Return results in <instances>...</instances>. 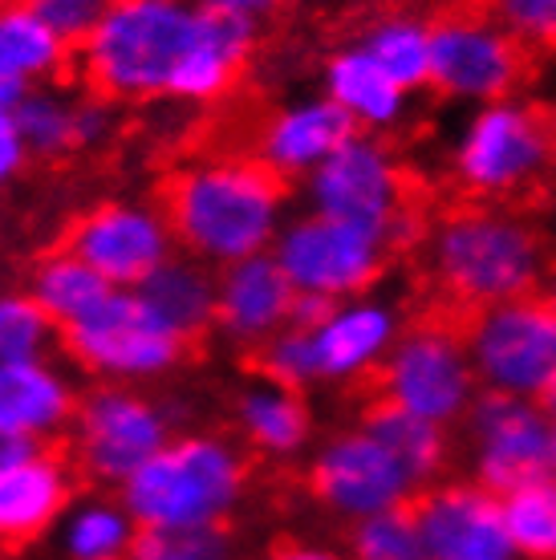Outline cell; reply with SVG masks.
I'll return each mask as SVG.
<instances>
[{
    "instance_id": "obj_1",
    "label": "cell",
    "mask_w": 556,
    "mask_h": 560,
    "mask_svg": "<svg viewBox=\"0 0 556 560\" xmlns=\"http://www.w3.org/2000/svg\"><path fill=\"white\" fill-rule=\"evenodd\" d=\"M410 325L472 341L487 308L541 293L556 277L548 240L508 208L475 203L447 187L443 211L415 256Z\"/></svg>"
},
{
    "instance_id": "obj_2",
    "label": "cell",
    "mask_w": 556,
    "mask_h": 560,
    "mask_svg": "<svg viewBox=\"0 0 556 560\" xmlns=\"http://www.w3.org/2000/svg\"><path fill=\"white\" fill-rule=\"evenodd\" d=\"M285 187L260 159H204L163 187V220L195 260L228 268L277 240Z\"/></svg>"
},
{
    "instance_id": "obj_3",
    "label": "cell",
    "mask_w": 556,
    "mask_h": 560,
    "mask_svg": "<svg viewBox=\"0 0 556 560\" xmlns=\"http://www.w3.org/2000/svg\"><path fill=\"white\" fill-rule=\"evenodd\" d=\"M195 0H114L82 45V82L106 102L171 98L199 42Z\"/></svg>"
},
{
    "instance_id": "obj_4",
    "label": "cell",
    "mask_w": 556,
    "mask_h": 560,
    "mask_svg": "<svg viewBox=\"0 0 556 560\" xmlns=\"http://www.w3.org/2000/svg\"><path fill=\"white\" fill-rule=\"evenodd\" d=\"M451 191L520 215L544 203L556 191V106H487L460 142Z\"/></svg>"
},
{
    "instance_id": "obj_5",
    "label": "cell",
    "mask_w": 556,
    "mask_h": 560,
    "mask_svg": "<svg viewBox=\"0 0 556 560\" xmlns=\"http://www.w3.org/2000/svg\"><path fill=\"white\" fill-rule=\"evenodd\" d=\"M244 491V459L223 439L167 443L123 483V508L139 528H220Z\"/></svg>"
},
{
    "instance_id": "obj_6",
    "label": "cell",
    "mask_w": 556,
    "mask_h": 560,
    "mask_svg": "<svg viewBox=\"0 0 556 560\" xmlns=\"http://www.w3.org/2000/svg\"><path fill=\"white\" fill-rule=\"evenodd\" d=\"M354 382L362 386V398L398 402L439 427L463 419L475 402V365L467 341L427 325H406L403 341L390 350L386 362L370 365Z\"/></svg>"
},
{
    "instance_id": "obj_7",
    "label": "cell",
    "mask_w": 556,
    "mask_h": 560,
    "mask_svg": "<svg viewBox=\"0 0 556 560\" xmlns=\"http://www.w3.org/2000/svg\"><path fill=\"white\" fill-rule=\"evenodd\" d=\"M541 73V49L479 16L443 9L431 25V85L447 98L500 102Z\"/></svg>"
},
{
    "instance_id": "obj_8",
    "label": "cell",
    "mask_w": 556,
    "mask_h": 560,
    "mask_svg": "<svg viewBox=\"0 0 556 560\" xmlns=\"http://www.w3.org/2000/svg\"><path fill=\"white\" fill-rule=\"evenodd\" d=\"M467 353L487 390L544 402L556 386V305L548 293L541 289L487 308L472 329Z\"/></svg>"
},
{
    "instance_id": "obj_9",
    "label": "cell",
    "mask_w": 556,
    "mask_h": 560,
    "mask_svg": "<svg viewBox=\"0 0 556 560\" xmlns=\"http://www.w3.org/2000/svg\"><path fill=\"white\" fill-rule=\"evenodd\" d=\"M61 337L85 370L106 378H151L187 353V341L135 289H114Z\"/></svg>"
},
{
    "instance_id": "obj_10",
    "label": "cell",
    "mask_w": 556,
    "mask_h": 560,
    "mask_svg": "<svg viewBox=\"0 0 556 560\" xmlns=\"http://www.w3.org/2000/svg\"><path fill=\"white\" fill-rule=\"evenodd\" d=\"M467 431L475 439V483L491 495H512L556 467L553 427L544 407L503 390H484L467 407Z\"/></svg>"
},
{
    "instance_id": "obj_11",
    "label": "cell",
    "mask_w": 556,
    "mask_h": 560,
    "mask_svg": "<svg viewBox=\"0 0 556 560\" xmlns=\"http://www.w3.org/2000/svg\"><path fill=\"white\" fill-rule=\"evenodd\" d=\"M273 256L297 293L329 296V301L370 289L394 260L378 232L341 224L317 211L285 228Z\"/></svg>"
},
{
    "instance_id": "obj_12",
    "label": "cell",
    "mask_w": 556,
    "mask_h": 560,
    "mask_svg": "<svg viewBox=\"0 0 556 560\" xmlns=\"http://www.w3.org/2000/svg\"><path fill=\"white\" fill-rule=\"evenodd\" d=\"M73 447L82 471L97 483H118L167 447L163 410L130 390H94L82 398L73 419Z\"/></svg>"
},
{
    "instance_id": "obj_13",
    "label": "cell",
    "mask_w": 556,
    "mask_h": 560,
    "mask_svg": "<svg viewBox=\"0 0 556 560\" xmlns=\"http://www.w3.org/2000/svg\"><path fill=\"white\" fill-rule=\"evenodd\" d=\"M309 491L346 520H366L403 508L418 495L398 455L370 431H346L329 439L309 467Z\"/></svg>"
},
{
    "instance_id": "obj_14",
    "label": "cell",
    "mask_w": 556,
    "mask_h": 560,
    "mask_svg": "<svg viewBox=\"0 0 556 560\" xmlns=\"http://www.w3.org/2000/svg\"><path fill=\"white\" fill-rule=\"evenodd\" d=\"M66 253L106 277L114 289H139L171 260V224L130 203H102L70 228Z\"/></svg>"
},
{
    "instance_id": "obj_15",
    "label": "cell",
    "mask_w": 556,
    "mask_h": 560,
    "mask_svg": "<svg viewBox=\"0 0 556 560\" xmlns=\"http://www.w3.org/2000/svg\"><path fill=\"white\" fill-rule=\"evenodd\" d=\"M415 516L431 560H512L500 495L479 483H435L418 491Z\"/></svg>"
},
{
    "instance_id": "obj_16",
    "label": "cell",
    "mask_w": 556,
    "mask_h": 560,
    "mask_svg": "<svg viewBox=\"0 0 556 560\" xmlns=\"http://www.w3.org/2000/svg\"><path fill=\"white\" fill-rule=\"evenodd\" d=\"M297 289L277 265V256H248L220 272V301H216V325L232 341L260 346L280 334L292 317Z\"/></svg>"
},
{
    "instance_id": "obj_17",
    "label": "cell",
    "mask_w": 556,
    "mask_h": 560,
    "mask_svg": "<svg viewBox=\"0 0 556 560\" xmlns=\"http://www.w3.org/2000/svg\"><path fill=\"white\" fill-rule=\"evenodd\" d=\"M349 139H358L354 114L341 110L334 98H321L268 118L265 130H260V151H256V159L289 183L292 175H305V171L313 175Z\"/></svg>"
},
{
    "instance_id": "obj_18",
    "label": "cell",
    "mask_w": 556,
    "mask_h": 560,
    "mask_svg": "<svg viewBox=\"0 0 556 560\" xmlns=\"http://www.w3.org/2000/svg\"><path fill=\"white\" fill-rule=\"evenodd\" d=\"M70 500V471L45 447L0 467V548H21L49 528Z\"/></svg>"
},
{
    "instance_id": "obj_19",
    "label": "cell",
    "mask_w": 556,
    "mask_h": 560,
    "mask_svg": "<svg viewBox=\"0 0 556 560\" xmlns=\"http://www.w3.org/2000/svg\"><path fill=\"white\" fill-rule=\"evenodd\" d=\"M70 382L45 362H0V431L37 443L73 419Z\"/></svg>"
},
{
    "instance_id": "obj_20",
    "label": "cell",
    "mask_w": 556,
    "mask_h": 560,
    "mask_svg": "<svg viewBox=\"0 0 556 560\" xmlns=\"http://www.w3.org/2000/svg\"><path fill=\"white\" fill-rule=\"evenodd\" d=\"M147 305L175 329V334L192 346L195 337L208 325H216V301H220V277H211L204 260H187V256H171L167 265L154 277H147L135 289Z\"/></svg>"
},
{
    "instance_id": "obj_21",
    "label": "cell",
    "mask_w": 556,
    "mask_h": 560,
    "mask_svg": "<svg viewBox=\"0 0 556 560\" xmlns=\"http://www.w3.org/2000/svg\"><path fill=\"white\" fill-rule=\"evenodd\" d=\"M362 431H370L378 443H386L398 463L406 467V476L415 479L418 491H427L439 483L447 467V434L439 422L422 419L415 410L386 402V398H362Z\"/></svg>"
},
{
    "instance_id": "obj_22",
    "label": "cell",
    "mask_w": 556,
    "mask_h": 560,
    "mask_svg": "<svg viewBox=\"0 0 556 560\" xmlns=\"http://www.w3.org/2000/svg\"><path fill=\"white\" fill-rule=\"evenodd\" d=\"M390 337H394V317L386 308H337L321 329H313L321 378H358V374H366L370 365H378Z\"/></svg>"
},
{
    "instance_id": "obj_23",
    "label": "cell",
    "mask_w": 556,
    "mask_h": 560,
    "mask_svg": "<svg viewBox=\"0 0 556 560\" xmlns=\"http://www.w3.org/2000/svg\"><path fill=\"white\" fill-rule=\"evenodd\" d=\"M329 98L341 110L354 114V122H370V127H386L403 110V85L394 82L366 49H349L329 61Z\"/></svg>"
},
{
    "instance_id": "obj_24",
    "label": "cell",
    "mask_w": 556,
    "mask_h": 560,
    "mask_svg": "<svg viewBox=\"0 0 556 560\" xmlns=\"http://www.w3.org/2000/svg\"><path fill=\"white\" fill-rule=\"evenodd\" d=\"M70 45L45 25L28 4L0 9V73L16 82H45L66 70Z\"/></svg>"
},
{
    "instance_id": "obj_25",
    "label": "cell",
    "mask_w": 556,
    "mask_h": 560,
    "mask_svg": "<svg viewBox=\"0 0 556 560\" xmlns=\"http://www.w3.org/2000/svg\"><path fill=\"white\" fill-rule=\"evenodd\" d=\"M114 293V284L106 277H97L94 268L78 260L73 253H54L45 256L42 268L33 272V301L49 313V322L57 329H70L73 322H82L90 308H97Z\"/></svg>"
},
{
    "instance_id": "obj_26",
    "label": "cell",
    "mask_w": 556,
    "mask_h": 560,
    "mask_svg": "<svg viewBox=\"0 0 556 560\" xmlns=\"http://www.w3.org/2000/svg\"><path fill=\"white\" fill-rule=\"evenodd\" d=\"M240 427L265 455H292L309 439V410L297 390L265 378L240 398Z\"/></svg>"
},
{
    "instance_id": "obj_27",
    "label": "cell",
    "mask_w": 556,
    "mask_h": 560,
    "mask_svg": "<svg viewBox=\"0 0 556 560\" xmlns=\"http://www.w3.org/2000/svg\"><path fill=\"white\" fill-rule=\"evenodd\" d=\"M13 114L21 139L33 154L57 159V154L82 151V98H66L54 90H28Z\"/></svg>"
},
{
    "instance_id": "obj_28",
    "label": "cell",
    "mask_w": 556,
    "mask_h": 560,
    "mask_svg": "<svg viewBox=\"0 0 556 560\" xmlns=\"http://www.w3.org/2000/svg\"><path fill=\"white\" fill-rule=\"evenodd\" d=\"M508 540L524 560H556V476L503 495Z\"/></svg>"
},
{
    "instance_id": "obj_29",
    "label": "cell",
    "mask_w": 556,
    "mask_h": 560,
    "mask_svg": "<svg viewBox=\"0 0 556 560\" xmlns=\"http://www.w3.org/2000/svg\"><path fill=\"white\" fill-rule=\"evenodd\" d=\"M349 560H431L422 528H418L415 504L354 520V528H349Z\"/></svg>"
},
{
    "instance_id": "obj_30",
    "label": "cell",
    "mask_w": 556,
    "mask_h": 560,
    "mask_svg": "<svg viewBox=\"0 0 556 560\" xmlns=\"http://www.w3.org/2000/svg\"><path fill=\"white\" fill-rule=\"evenodd\" d=\"M362 49L374 57L378 66L403 85V90L431 85V28L394 16V21H382V25L366 37Z\"/></svg>"
},
{
    "instance_id": "obj_31",
    "label": "cell",
    "mask_w": 556,
    "mask_h": 560,
    "mask_svg": "<svg viewBox=\"0 0 556 560\" xmlns=\"http://www.w3.org/2000/svg\"><path fill=\"white\" fill-rule=\"evenodd\" d=\"M135 520L118 504H85L66 524L70 560H126L135 545Z\"/></svg>"
},
{
    "instance_id": "obj_32",
    "label": "cell",
    "mask_w": 556,
    "mask_h": 560,
    "mask_svg": "<svg viewBox=\"0 0 556 560\" xmlns=\"http://www.w3.org/2000/svg\"><path fill=\"white\" fill-rule=\"evenodd\" d=\"M447 9L508 28L541 54H556V0H451Z\"/></svg>"
},
{
    "instance_id": "obj_33",
    "label": "cell",
    "mask_w": 556,
    "mask_h": 560,
    "mask_svg": "<svg viewBox=\"0 0 556 560\" xmlns=\"http://www.w3.org/2000/svg\"><path fill=\"white\" fill-rule=\"evenodd\" d=\"M256 365H260V374H265L268 382H277V386H289V390L309 386L313 378H321L313 329L285 325L280 334H273L268 341L256 346Z\"/></svg>"
},
{
    "instance_id": "obj_34",
    "label": "cell",
    "mask_w": 556,
    "mask_h": 560,
    "mask_svg": "<svg viewBox=\"0 0 556 560\" xmlns=\"http://www.w3.org/2000/svg\"><path fill=\"white\" fill-rule=\"evenodd\" d=\"M232 540L220 528H139L126 560H228Z\"/></svg>"
},
{
    "instance_id": "obj_35",
    "label": "cell",
    "mask_w": 556,
    "mask_h": 560,
    "mask_svg": "<svg viewBox=\"0 0 556 560\" xmlns=\"http://www.w3.org/2000/svg\"><path fill=\"white\" fill-rule=\"evenodd\" d=\"M54 329L33 296H0V362H42Z\"/></svg>"
},
{
    "instance_id": "obj_36",
    "label": "cell",
    "mask_w": 556,
    "mask_h": 560,
    "mask_svg": "<svg viewBox=\"0 0 556 560\" xmlns=\"http://www.w3.org/2000/svg\"><path fill=\"white\" fill-rule=\"evenodd\" d=\"M33 13L42 16L45 25L54 28L70 49H82L85 37L97 28V21L106 16L114 0H25Z\"/></svg>"
},
{
    "instance_id": "obj_37",
    "label": "cell",
    "mask_w": 556,
    "mask_h": 560,
    "mask_svg": "<svg viewBox=\"0 0 556 560\" xmlns=\"http://www.w3.org/2000/svg\"><path fill=\"white\" fill-rule=\"evenodd\" d=\"M25 139H21V127H16V114L13 110H0V187L13 179L21 163H25Z\"/></svg>"
},
{
    "instance_id": "obj_38",
    "label": "cell",
    "mask_w": 556,
    "mask_h": 560,
    "mask_svg": "<svg viewBox=\"0 0 556 560\" xmlns=\"http://www.w3.org/2000/svg\"><path fill=\"white\" fill-rule=\"evenodd\" d=\"M265 560H346L334 548H321V545H305V540H277L268 548Z\"/></svg>"
},
{
    "instance_id": "obj_39",
    "label": "cell",
    "mask_w": 556,
    "mask_h": 560,
    "mask_svg": "<svg viewBox=\"0 0 556 560\" xmlns=\"http://www.w3.org/2000/svg\"><path fill=\"white\" fill-rule=\"evenodd\" d=\"M199 9H211V13H236V16H265L273 13L280 0H195Z\"/></svg>"
},
{
    "instance_id": "obj_40",
    "label": "cell",
    "mask_w": 556,
    "mask_h": 560,
    "mask_svg": "<svg viewBox=\"0 0 556 560\" xmlns=\"http://www.w3.org/2000/svg\"><path fill=\"white\" fill-rule=\"evenodd\" d=\"M33 447H37V443H25V439H13V434L0 431V467H9V463L21 459V455H28Z\"/></svg>"
},
{
    "instance_id": "obj_41",
    "label": "cell",
    "mask_w": 556,
    "mask_h": 560,
    "mask_svg": "<svg viewBox=\"0 0 556 560\" xmlns=\"http://www.w3.org/2000/svg\"><path fill=\"white\" fill-rule=\"evenodd\" d=\"M544 293H548V301H553V305H556V277L548 280V284H544Z\"/></svg>"
},
{
    "instance_id": "obj_42",
    "label": "cell",
    "mask_w": 556,
    "mask_h": 560,
    "mask_svg": "<svg viewBox=\"0 0 556 560\" xmlns=\"http://www.w3.org/2000/svg\"><path fill=\"white\" fill-rule=\"evenodd\" d=\"M13 4H25V0H0V9H13Z\"/></svg>"
},
{
    "instance_id": "obj_43",
    "label": "cell",
    "mask_w": 556,
    "mask_h": 560,
    "mask_svg": "<svg viewBox=\"0 0 556 560\" xmlns=\"http://www.w3.org/2000/svg\"><path fill=\"white\" fill-rule=\"evenodd\" d=\"M553 447H556V427H553Z\"/></svg>"
}]
</instances>
